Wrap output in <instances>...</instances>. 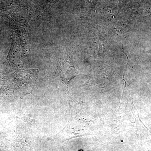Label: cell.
Listing matches in <instances>:
<instances>
[{
	"mask_svg": "<svg viewBox=\"0 0 151 151\" xmlns=\"http://www.w3.org/2000/svg\"></svg>",
	"mask_w": 151,
	"mask_h": 151,
	"instance_id": "cell-1",
	"label": "cell"
}]
</instances>
